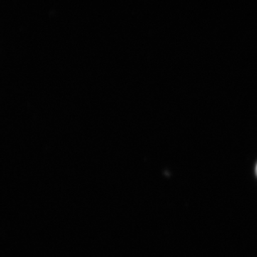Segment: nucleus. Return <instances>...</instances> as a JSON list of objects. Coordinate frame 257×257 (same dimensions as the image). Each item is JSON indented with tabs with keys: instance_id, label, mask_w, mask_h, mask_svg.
I'll return each instance as SVG.
<instances>
[{
	"instance_id": "1",
	"label": "nucleus",
	"mask_w": 257,
	"mask_h": 257,
	"mask_svg": "<svg viewBox=\"0 0 257 257\" xmlns=\"http://www.w3.org/2000/svg\"><path fill=\"white\" fill-rule=\"evenodd\" d=\"M256 174H257V165H256Z\"/></svg>"
}]
</instances>
